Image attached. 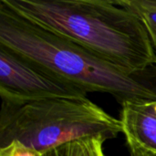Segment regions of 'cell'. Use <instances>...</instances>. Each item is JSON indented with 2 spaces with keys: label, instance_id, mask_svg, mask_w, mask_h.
<instances>
[{
  "label": "cell",
  "instance_id": "6da1fadb",
  "mask_svg": "<svg viewBox=\"0 0 156 156\" xmlns=\"http://www.w3.org/2000/svg\"><path fill=\"white\" fill-rule=\"evenodd\" d=\"M0 4L130 71L156 67V51L145 27L114 1L0 0Z\"/></svg>",
  "mask_w": 156,
  "mask_h": 156
},
{
  "label": "cell",
  "instance_id": "7a4b0ae2",
  "mask_svg": "<svg viewBox=\"0 0 156 156\" xmlns=\"http://www.w3.org/2000/svg\"><path fill=\"white\" fill-rule=\"evenodd\" d=\"M0 46L35 62L84 91L126 101H156V67L143 72L122 68L76 42L17 16L0 4Z\"/></svg>",
  "mask_w": 156,
  "mask_h": 156
},
{
  "label": "cell",
  "instance_id": "3957f363",
  "mask_svg": "<svg viewBox=\"0 0 156 156\" xmlns=\"http://www.w3.org/2000/svg\"><path fill=\"white\" fill-rule=\"evenodd\" d=\"M122 133L120 120L85 99L51 98L20 103L1 101L0 148L17 142L39 154L90 137L105 141Z\"/></svg>",
  "mask_w": 156,
  "mask_h": 156
},
{
  "label": "cell",
  "instance_id": "277c9868",
  "mask_svg": "<svg viewBox=\"0 0 156 156\" xmlns=\"http://www.w3.org/2000/svg\"><path fill=\"white\" fill-rule=\"evenodd\" d=\"M87 92L0 46V97L20 103L51 98L85 99Z\"/></svg>",
  "mask_w": 156,
  "mask_h": 156
},
{
  "label": "cell",
  "instance_id": "5b68a950",
  "mask_svg": "<svg viewBox=\"0 0 156 156\" xmlns=\"http://www.w3.org/2000/svg\"><path fill=\"white\" fill-rule=\"evenodd\" d=\"M156 101H126L121 123L131 156H156Z\"/></svg>",
  "mask_w": 156,
  "mask_h": 156
},
{
  "label": "cell",
  "instance_id": "8992f818",
  "mask_svg": "<svg viewBox=\"0 0 156 156\" xmlns=\"http://www.w3.org/2000/svg\"><path fill=\"white\" fill-rule=\"evenodd\" d=\"M104 142L101 137L80 139L51 148L41 156H106L103 150Z\"/></svg>",
  "mask_w": 156,
  "mask_h": 156
},
{
  "label": "cell",
  "instance_id": "52a82bcc",
  "mask_svg": "<svg viewBox=\"0 0 156 156\" xmlns=\"http://www.w3.org/2000/svg\"><path fill=\"white\" fill-rule=\"evenodd\" d=\"M114 3L133 13L142 22L156 51V0H117Z\"/></svg>",
  "mask_w": 156,
  "mask_h": 156
},
{
  "label": "cell",
  "instance_id": "ba28073f",
  "mask_svg": "<svg viewBox=\"0 0 156 156\" xmlns=\"http://www.w3.org/2000/svg\"><path fill=\"white\" fill-rule=\"evenodd\" d=\"M37 151L30 149L17 142H12L6 146L0 148V156H41Z\"/></svg>",
  "mask_w": 156,
  "mask_h": 156
},
{
  "label": "cell",
  "instance_id": "9c48e42d",
  "mask_svg": "<svg viewBox=\"0 0 156 156\" xmlns=\"http://www.w3.org/2000/svg\"><path fill=\"white\" fill-rule=\"evenodd\" d=\"M155 111H156V104H155Z\"/></svg>",
  "mask_w": 156,
  "mask_h": 156
}]
</instances>
